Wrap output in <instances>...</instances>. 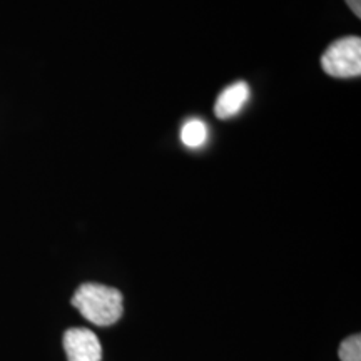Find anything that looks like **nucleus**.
<instances>
[{
  "label": "nucleus",
  "instance_id": "nucleus-1",
  "mask_svg": "<svg viewBox=\"0 0 361 361\" xmlns=\"http://www.w3.org/2000/svg\"><path fill=\"white\" fill-rule=\"evenodd\" d=\"M72 306L97 326H111L123 316V293L99 283H85L72 296Z\"/></svg>",
  "mask_w": 361,
  "mask_h": 361
},
{
  "label": "nucleus",
  "instance_id": "nucleus-2",
  "mask_svg": "<svg viewBox=\"0 0 361 361\" xmlns=\"http://www.w3.org/2000/svg\"><path fill=\"white\" fill-rule=\"evenodd\" d=\"M322 67L331 78H358L361 74V39L355 35L338 39L324 51Z\"/></svg>",
  "mask_w": 361,
  "mask_h": 361
},
{
  "label": "nucleus",
  "instance_id": "nucleus-3",
  "mask_svg": "<svg viewBox=\"0 0 361 361\" xmlns=\"http://www.w3.org/2000/svg\"><path fill=\"white\" fill-rule=\"evenodd\" d=\"M64 350L69 361H101L102 345L96 333L85 328H71L64 335Z\"/></svg>",
  "mask_w": 361,
  "mask_h": 361
},
{
  "label": "nucleus",
  "instance_id": "nucleus-4",
  "mask_svg": "<svg viewBox=\"0 0 361 361\" xmlns=\"http://www.w3.org/2000/svg\"><path fill=\"white\" fill-rule=\"evenodd\" d=\"M247 99H250V85L243 80L234 82L219 94L218 101L214 104V114L219 119H231L245 107Z\"/></svg>",
  "mask_w": 361,
  "mask_h": 361
},
{
  "label": "nucleus",
  "instance_id": "nucleus-5",
  "mask_svg": "<svg viewBox=\"0 0 361 361\" xmlns=\"http://www.w3.org/2000/svg\"><path fill=\"white\" fill-rule=\"evenodd\" d=\"M180 141L186 147L197 149L207 141V126L201 119H189L180 129Z\"/></svg>",
  "mask_w": 361,
  "mask_h": 361
},
{
  "label": "nucleus",
  "instance_id": "nucleus-6",
  "mask_svg": "<svg viewBox=\"0 0 361 361\" xmlns=\"http://www.w3.org/2000/svg\"><path fill=\"white\" fill-rule=\"evenodd\" d=\"M338 356L341 361H361V336L358 333L341 341Z\"/></svg>",
  "mask_w": 361,
  "mask_h": 361
},
{
  "label": "nucleus",
  "instance_id": "nucleus-7",
  "mask_svg": "<svg viewBox=\"0 0 361 361\" xmlns=\"http://www.w3.org/2000/svg\"><path fill=\"white\" fill-rule=\"evenodd\" d=\"M346 4L356 17H361V0H346Z\"/></svg>",
  "mask_w": 361,
  "mask_h": 361
}]
</instances>
